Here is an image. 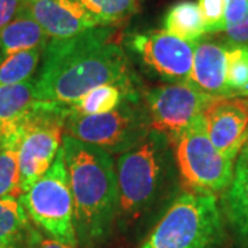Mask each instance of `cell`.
Here are the masks:
<instances>
[{
  "label": "cell",
  "mask_w": 248,
  "mask_h": 248,
  "mask_svg": "<svg viewBox=\"0 0 248 248\" xmlns=\"http://www.w3.org/2000/svg\"><path fill=\"white\" fill-rule=\"evenodd\" d=\"M19 141L21 133L18 128L0 134V199H17L21 196Z\"/></svg>",
  "instance_id": "ac0fdd59"
},
{
  "label": "cell",
  "mask_w": 248,
  "mask_h": 248,
  "mask_svg": "<svg viewBox=\"0 0 248 248\" xmlns=\"http://www.w3.org/2000/svg\"><path fill=\"white\" fill-rule=\"evenodd\" d=\"M22 4L24 0H0V31L21 13Z\"/></svg>",
  "instance_id": "4316f807"
},
{
  "label": "cell",
  "mask_w": 248,
  "mask_h": 248,
  "mask_svg": "<svg viewBox=\"0 0 248 248\" xmlns=\"http://www.w3.org/2000/svg\"><path fill=\"white\" fill-rule=\"evenodd\" d=\"M48 40L42 27L21 10L17 17L0 31V53L6 57L32 48H45Z\"/></svg>",
  "instance_id": "9a60e30c"
},
{
  "label": "cell",
  "mask_w": 248,
  "mask_h": 248,
  "mask_svg": "<svg viewBox=\"0 0 248 248\" xmlns=\"http://www.w3.org/2000/svg\"><path fill=\"white\" fill-rule=\"evenodd\" d=\"M142 99L149 112L152 130L166 134L174 143L197 116L203 115L214 98L189 81H181L146 90Z\"/></svg>",
  "instance_id": "30bf717a"
},
{
  "label": "cell",
  "mask_w": 248,
  "mask_h": 248,
  "mask_svg": "<svg viewBox=\"0 0 248 248\" xmlns=\"http://www.w3.org/2000/svg\"><path fill=\"white\" fill-rule=\"evenodd\" d=\"M222 214L241 248H248V145L234 163L229 187L222 195Z\"/></svg>",
  "instance_id": "5bb4252c"
},
{
  "label": "cell",
  "mask_w": 248,
  "mask_h": 248,
  "mask_svg": "<svg viewBox=\"0 0 248 248\" xmlns=\"http://www.w3.org/2000/svg\"><path fill=\"white\" fill-rule=\"evenodd\" d=\"M151 130V117L142 95L134 94L107 113H72L65 122L63 135L101 148L113 156L133 149Z\"/></svg>",
  "instance_id": "5b68a950"
},
{
  "label": "cell",
  "mask_w": 248,
  "mask_h": 248,
  "mask_svg": "<svg viewBox=\"0 0 248 248\" xmlns=\"http://www.w3.org/2000/svg\"><path fill=\"white\" fill-rule=\"evenodd\" d=\"M24 1H32V0H24Z\"/></svg>",
  "instance_id": "f1b7e54d"
},
{
  "label": "cell",
  "mask_w": 248,
  "mask_h": 248,
  "mask_svg": "<svg viewBox=\"0 0 248 248\" xmlns=\"http://www.w3.org/2000/svg\"><path fill=\"white\" fill-rule=\"evenodd\" d=\"M75 213L78 244L84 248L104 246L116 223L117 184L113 156L107 151L62 137Z\"/></svg>",
  "instance_id": "3957f363"
},
{
  "label": "cell",
  "mask_w": 248,
  "mask_h": 248,
  "mask_svg": "<svg viewBox=\"0 0 248 248\" xmlns=\"http://www.w3.org/2000/svg\"><path fill=\"white\" fill-rule=\"evenodd\" d=\"M203 116L215 149L228 159H237L248 141L247 98H214Z\"/></svg>",
  "instance_id": "8fae6325"
},
{
  "label": "cell",
  "mask_w": 248,
  "mask_h": 248,
  "mask_svg": "<svg viewBox=\"0 0 248 248\" xmlns=\"http://www.w3.org/2000/svg\"><path fill=\"white\" fill-rule=\"evenodd\" d=\"M18 199L29 219L45 234L71 247L79 246L62 145L48 171Z\"/></svg>",
  "instance_id": "ba28073f"
},
{
  "label": "cell",
  "mask_w": 248,
  "mask_h": 248,
  "mask_svg": "<svg viewBox=\"0 0 248 248\" xmlns=\"http://www.w3.org/2000/svg\"><path fill=\"white\" fill-rule=\"evenodd\" d=\"M225 81L229 97L248 98V47L228 46Z\"/></svg>",
  "instance_id": "603a6c76"
},
{
  "label": "cell",
  "mask_w": 248,
  "mask_h": 248,
  "mask_svg": "<svg viewBox=\"0 0 248 248\" xmlns=\"http://www.w3.org/2000/svg\"><path fill=\"white\" fill-rule=\"evenodd\" d=\"M128 58H134L146 75L164 83L187 81L195 43L185 42L164 29L134 32L123 39Z\"/></svg>",
  "instance_id": "9c48e42d"
},
{
  "label": "cell",
  "mask_w": 248,
  "mask_h": 248,
  "mask_svg": "<svg viewBox=\"0 0 248 248\" xmlns=\"http://www.w3.org/2000/svg\"><path fill=\"white\" fill-rule=\"evenodd\" d=\"M35 79L0 86V134L17 130L18 123L36 104Z\"/></svg>",
  "instance_id": "2e32d148"
},
{
  "label": "cell",
  "mask_w": 248,
  "mask_h": 248,
  "mask_svg": "<svg viewBox=\"0 0 248 248\" xmlns=\"http://www.w3.org/2000/svg\"><path fill=\"white\" fill-rule=\"evenodd\" d=\"M73 113L71 104L36 101L19 123L21 133L18 161L21 195L51 167L62 145L63 125Z\"/></svg>",
  "instance_id": "8992f818"
},
{
  "label": "cell",
  "mask_w": 248,
  "mask_h": 248,
  "mask_svg": "<svg viewBox=\"0 0 248 248\" xmlns=\"http://www.w3.org/2000/svg\"><path fill=\"white\" fill-rule=\"evenodd\" d=\"M22 11L35 19L48 39H69L91 28L101 27L78 0L24 1Z\"/></svg>",
  "instance_id": "7c38bea8"
},
{
  "label": "cell",
  "mask_w": 248,
  "mask_h": 248,
  "mask_svg": "<svg viewBox=\"0 0 248 248\" xmlns=\"http://www.w3.org/2000/svg\"><path fill=\"white\" fill-rule=\"evenodd\" d=\"M116 223L124 234L141 232L169 210L184 192L174 145L166 134L151 130L133 149L116 160Z\"/></svg>",
  "instance_id": "7a4b0ae2"
},
{
  "label": "cell",
  "mask_w": 248,
  "mask_h": 248,
  "mask_svg": "<svg viewBox=\"0 0 248 248\" xmlns=\"http://www.w3.org/2000/svg\"><path fill=\"white\" fill-rule=\"evenodd\" d=\"M140 93H133L117 84H104L90 90L76 102L71 104L76 115H101L110 112L119 107L124 98Z\"/></svg>",
  "instance_id": "ffe728a7"
},
{
  "label": "cell",
  "mask_w": 248,
  "mask_h": 248,
  "mask_svg": "<svg viewBox=\"0 0 248 248\" xmlns=\"http://www.w3.org/2000/svg\"><path fill=\"white\" fill-rule=\"evenodd\" d=\"M101 27H116L140 10V0H78Z\"/></svg>",
  "instance_id": "7402d4cb"
},
{
  "label": "cell",
  "mask_w": 248,
  "mask_h": 248,
  "mask_svg": "<svg viewBox=\"0 0 248 248\" xmlns=\"http://www.w3.org/2000/svg\"><path fill=\"white\" fill-rule=\"evenodd\" d=\"M172 145L185 192L223 195L233 179L234 160L215 149L208 138L203 115L197 116Z\"/></svg>",
  "instance_id": "52a82bcc"
},
{
  "label": "cell",
  "mask_w": 248,
  "mask_h": 248,
  "mask_svg": "<svg viewBox=\"0 0 248 248\" xmlns=\"http://www.w3.org/2000/svg\"><path fill=\"white\" fill-rule=\"evenodd\" d=\"M247 99H248V98H247ZM246 145H248V141H247V143H246Z\"/></svg>",
  "instance_id": "f546056e"
},
{
  "label": "cell",
  "mask_w": 248,
  "mask_h": 248,
  "mask_svg": "<svg viewBox=\"0 0 248 248\" xmlns=\"http://www.w3.org/2000/svg\"><path fill=\"white\" fill-rule=\"evenodd\" d=\"M104 84L140 93L116 27L91 28L69 39L48 40L35 79L36 99L73 104Z\"/></svg>",
  "instance_id": "6da1fadb"
},
{
  "label": "cell",
  "mask_w": 248,
  "mask_h": 248,
  "mask_svg": "<svg viewBox=\"0 0 248 248\" xmlns=\"http://www.w3.org/2000/svg\"><path fill=\"white\" fill-rule=\"evenodd\" d=\"M225 43L248 47V0H225Z\"/></svg>",
  "instance_id": "cb8c5ba5"
},
{
  "label": "cell",
  "mask_w": 248,
  "mask_h": 248,
  "mask_svg": "<svg viewBox=\"0 0 248 248\" xmlns=\"http://www.w3.org/2000/svg\"><path fill=\"white\" fill-rule=\"evenodd\" d=\"M29 223L19 199H0V248H17L24 243Z\"/></svg>",
  "instance_id": "d6986e66"
},
{
  "label": "cell",
  "mask_w": 248,
  "mask_h": 248,
  "mask_svg": "<svg viewBox=\"0 0 248 248\" xmlns=\"http://www.w3.org/2000/svg\"><path fill=\"white\" fill-rule=\"evenodd\" d=\"M226 50L225 42L200 39L195 43L193 65L189 83L213 98L229 97L226 90Z\"/></svg>",
  "instance_id": "4fadbf2b"
},
{
  "label": "cell",
  "mask_w": 248,
  "mask_h": 248,
  "mask_svg": "<svg viewBox=\"0 0 248 248\" xmlns=\"http://www.w3.org/2000/svg\"><path fill=\"white\" fill-rule=\"evenodd\" d=\"M207 33H221L225 31V0H197Z\"/></svg>",
  "instance_id": "d4e9b609"
},
{
  "label": "cell",
  "mask_w": 248,
  "mask_h": 248,
  "mask_svg": "<svg viewBox=\"0 0 248 248\" xmlns=\"http://www.w3.org/2000/svg\"><path fill=\"white\" fill-rule=\"evenodd\" d=\"M163 27L166 32L190 43H196L207 35L199 6L193 0L174 3L164 16Z\"/></svg>",
  "instance_id": "e0dca14e"
},
{
  "label": "cell",
  "mask_w": 248,
  "mask_h": 248,
  "mask_svg": "<svg viewBox=\"0 0 248 248\" xmlns=\"http://www.w3.org/2000/svg\"><path fill=\"white\" fill-rule=\"evenodd\" d=\"M27 248H75L66 244H62L57 240L47 237L43 232L37 231V228L29 223L27 233H25V240H24Z\"/></svg>",
  "instance_id": "484cf974"
},
{
  "label": "cell",
  "mask_w": 248,
  "mask_h": 248,
  "mask_svg": "<svg viewBox=\"0 0 248 248\" xmlns=\"http://www.w3.org/2000/svg\"><path fill=\"white\" fill-rule=\"evenodd\" d=\"M225 240L218 197L184 190L138 248H222Z\"/></svg>",
  "instance_id": "277c9868"
},
{
  "label": "cell",
  "mask_w": 248,
  "mask_h": 248,
  "mask_svg": "<svg viewBox=\"0 0 248 248\" xmlns=\"http://www.w3.org/2000/svg\"><path fill=\"white\" fill-rule=\"evenodd\" d=\"M45 48H32L10 54L0 62V86L17 84L32 79Z\"/></svg>",
  "instance_id": "44dd1931"
},
{
  "label": "cell",
  "mask_w": 248,
  "mask_h": 248,
  "mask_svg": "<svg viewBox=\"0 0 248 248\" xmlns=\"http://www.w3.org/2000/svg\"><path fill=\"white\" fill-rule=\"evenodd\" d=\"M3 58H4V55H3V54L0 53V62L3 61Z\"/></svg>",
  "instance_id": "83f0119b"
}]
</instances>
